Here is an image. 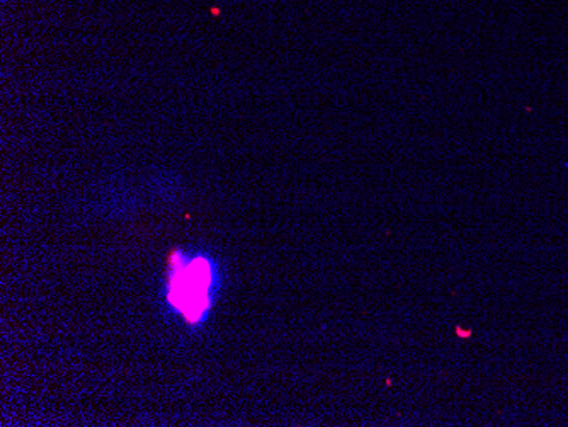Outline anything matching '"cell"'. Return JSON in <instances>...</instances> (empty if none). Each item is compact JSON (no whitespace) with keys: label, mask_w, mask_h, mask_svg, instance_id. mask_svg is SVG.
Wrapping results in <instances>:
<instances>
[{"label":"cell","mask_w":568,"mask_h":427,"mask_svg":"<svg viewBox=\"0 0 568 427\" xmlns=\"http://www.w3.org/2000/svg\"><path fill=\"white\" fill-rule=\"evenodd\" d=\"M219 288V267L204 254H172L169 263L165 299L171 311L186 324L206 321Z\"/></svg>","instance_id":"6da1fadb"}]
</instances>
